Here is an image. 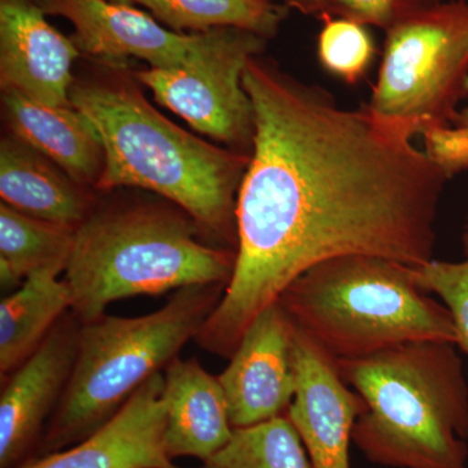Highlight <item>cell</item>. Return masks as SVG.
<instances>
[{"mask_svg":"<svg viewBox=\"0 0 468 468\" xmlns=\"http://www.w3.org/2000/svg\"><path fill=\"white\" fill-rule=\"evenodd\" d=\"M455 346L410 341L335 362L366 403L353 442L371 463L468 468V384Z\"/></svg>","mask_w":468,"mask_h":468,"instance_id":"cell-3","label":"cell"},{"mask_svg":"<svg viewBox=\"0 0 468 468\" xmlns=\"http://www.w3.org/2000/svg\"><path fill=\"white\" fill-rule=\"evenodd\" d=\"M0 197L23 214L76 230L98 206L91 189L12 134L0 143Z\"/></svg>","mask_w":468,"mask_h":468,"instance_id":"cell-17","label":"cell"},{"mask_svg":"<svg viewBox=\"0 0 468 468\" xmlns=\"http://www.w3.org/2000/svg\"><path fill=\"white\" fill-rule=\"evenodd\" d=\"M33 0H0V85L48 106H72L73 39L46 20Z\"/></svg>","mask_w":468,"mask_h":468,"instance_id":"cell-13","label":"cell"},{"mask_svg":"<svg viewBox=\"0 0 468 468\" xmlns=\"http://www.w3.org/2000/svg\"><path fill=\"white\" fill-rule=\"evenodd\" d=\"M80 328L69 311L33 356L2 380L0 468H16L42 439L72 377Z\"/></svg>","mask_w":468,"mask_h":468,"instance_id":"cell-11","label":"cell"},{"mask_svg":"<svg viewBox=\"0 0 468 468\" xmlns=\"http://www.w3.org/2000/svg\"><path fill=\"white\" fill-rule=\"evenodd\" d=\"M264 2H273V0H264Z\"/></svg>","mask_w":468,"mask_h":468,"instance_id":"cell-30","label":"cell"},{"mask_svg":"<svg viewBox=\"0 0 468 468\" xmlns=\"http://www.w3.org/2000/svg\"><path fill=\"white\" fill-rule=\"evenodd\" d=\"M76 229L23 214L0 203V282L20 286L42 268L66 271Z\"/></svg>","mask_w":468,"mask_h":468,"instance_id":"cell-19","label":"cell"},{"mask_svg":"<svg viewBox=\"0 0 468 468\" xmlns=\"http://www.w3.org/2000/svg\"><path fill=\"white\" fill-rule=\"evenodd\" d=\"M318 37L320 66L346 84L365 77L377 55V45L368 27L340 17L323 18Z\"/></svg>","mask_w":468,"mask_h":468,"instance_id":"cell-22","label":"cell"},{"mask_svg":"<svg viewBox=\"0 0 468 468\" xmlns=\"http://www.w3.org/2000/svg\"><path fill=\"white\" fill-rule=\"evenodd\" d=\"M264 43L266 38L258 34L229 27L220 45L199 63L178 69L149 68L134 77L194 131L250 155L254 109L242 79Z\"/></svg>","mask_w":468,"mask_h":468,"instance_id":"cell-8","label":"cell"},{"mask_svg":"<svg viewBox=\"0 0 468 468\" xmlns=\"http://www.w3.org/2000/svg\"><path fill=\"white\" fill-rule=\"evenodd\" d=\"M467 92H468V81H467ZM452 125L457 126H468V106L458 111L454 120H452Z\"/></svg>","mask_w":468,"mask_h":468,"instance_id":"cell-27","label":"cell"},{"mask_svg":"<svg viewBox=\"0 0 468 468\" xmlns=\"http://www.w3.org/2000/svg\"><path fill=\"white\" fill-rule=\"evenodd\" d=\"M202 468H313L297 431L285 417L234 430L230 441Z\"/></svg>","mask_w":468,"mask_h":468,"instance_id":"cell-21","label":"cell"},{"mask_svg":"<svg viewBox=\"0 0 468 468\" xmlns=\"http://www.w3.org/2000/svg\"><path fill=\"white\" fill-rule=\"evenodd\" d=\"M218 377L234 430L285 417L295 394L292 320L271 304L255 318Z\"/></svg>","mask_w":468,"mask_h":468,"instance_id":"cell-12","label":"cell"},{"mask_svg":"<svg viewBox=\"0 0 468 468\" xmlns=\"http://www.w3.org/2000/svg\"><path fill=\"white\" fill-rule=\"evenodd\" d=\"M175 32L205 33L221 27L272 38L286 16L284 5L264 0H135Z\"/></svg>","mask_w":468,"mask_h":468,"instance_id":"cell-20","label":"cell"},{"mask_svg":"<svg viewBox=\"0 0 468 468\" xmlns=\"http://www.w3.org/2000/svg\"><path fill=\"white\" fill-rule=\"evenodd\" d=\"M442 0H320V16L340 17L366 27L389 30L418 12Z\"/></svg>","mask_w":468,"mask_h":468,"instance_id":"cell-24","label":"cell"},{"mask_svg":"<svg viewBox=\"0 0 468 468\" xmlns=\"http://www.w3.org/2000/svg\"><path fill=\"white\" fill-rule=\"evenodd\" d=\"M463 249L464 254H466V258L468 260V228L466 233L463 234Z\"/></svg>","mask_w":468,"mask_h":468,"instance_id":"cell-28","label":"cell"},{"mask_svg":"<svg viewBox=\"0 0 468 468\" xmlns=\"http://www.w3.org/2000/svg\"><path fill=\"white\" fill-rule=\"evenodd\" d=\"M226 285L178 289L147 315H104L81 324L72 377L52 415L38 455L81 441L115 417L150 378L165 371L196 338Z\"/></svg>","mask_w":468,"mask_h":468,"instance_id":"cell-6","label":"cell"},{"mask_svg":"<svg viewBox=\"0 0 468 468\" xmlns=\"http://www.w3.org/2000/svg\"><path fill=\"white\" fill-rule=\"evenodd\" d=\"M421 134L427 158L448 180L468 171V126L435 125Z\"/></svg>","mask_w":468,"mask_h":468,"instance_id":"cell-25","label":"cell"},{"mask_svg":"<svg viewBox=\"0 0 468 468\" xmlns=\"http://www.w3.org/2000/svg\"><path fill=\"white\" fill-rule=\"evenodd\" d=\"M295 394L286 418L313 468H351L353 430L366 403L347 387L335 360L292 322Z\"/></svg>","mask_w":468,"mask_h":468,"instance_id":"cell-10","label":"cell"},{"mask_svg":"<svg viewBox=\"0 0 468 468\" xmlns=\"http://www.w3.org/2000/svg\"><path fill=\"white\" fill-rule=\"evenodd\" d=\"M236 250L206 239L177 206H100L77 228L64 272L72 311L81 324L111 303L198 285L229 284Z\"/></svg>","mask_w":468,"mask_h":468,"instance_id":"cell-4","label":"cell"},{"mask_svg":"<svg viewBox=\"0 0 468 468\" xmlns=\"http://www.w3.org/2000/svg\"><path fill=\"white\" fill-rule=\"evenodd\" d=\"M107 2L120 3V5H133L134 3H137V2H135V0H107Z\"/></svg>","mask_w":468,"mask_h":468,"instance_id":"cell-29","label":"cell"},{"mask_svg":"<svg viewBox=\"0 0 468 468\" xmlns=\"http://www.w3.org/2000/svg\"><path fill=\"white\" fill-rule=\"evenodd\" d=\"M415 282L426 292H435L448 307L457 331V346L468 356V260L431 261L414 268Z\"/></svg>","mask_w":468,"mask_h":468,"instance_id":"cell-23","label":"cell"},{"mask_svg":"<svg viewBox=\"0 0 468 468\" xmlns=\"http://www.w3.org/2000/svg\"><path fill=\"white\" fill-rule=\"evenodd\" d=\"M63 271L42 268L0 302V375L2 380L41 346L58 320L69 313L72 295Z\"/></svg>","mask_w":468,"mask_h":468,"instance_id":"cell-18","label":"cell"},{"mask_svg":"<svg viewBox=\"0 0 468 468\" xmlns=\"http://www.w3.org/2000/svg\"><path fill=\"white\" fill-rule=\"evenodd\" d=\"M163 372L169 458L193 457L205 463L230 441L234 432L220 380L197 358L177 356Z\"/></svg>","mask_w":468,"mask_h":468,"instance_id":"cell-15","label":"cell"},{"mask_svg":"<svg viewBox=\"0 0 468 468\" xmlns=\"http://www.w3.org/2000/svg\"><path fill=\"white\" fill-rule=\"evenodd\" d=\"M286 8L297 9L309 16H320V0H282Z\"/></svg>","mask_w":468,"mask_h":468,"instance_id":"cell-26","label":"cell"},{"mask_svg":"<svg viewBox=\"0 0 468 468\" xmlns=\"http://www.w3.org/2000/svg\"><path fill=\"white\" fill-rule=\"evenodd\" d=\"M11 134L58 165L76 183L97 189L104 150L90 120L73 106H48L20 92L2 90Z\"/></svg>","mask_w":468,"mask_h":468,"instance_id":"cell-16","label":"cell"},{"mask_svg":"<svg viewBox=\"0 0 468 468\" xmlns=\"http://www.w3.org/2000/svg\"><path fill=\"white\" fill-rule=\"evenodd\" d=\"M254 109L250 162L237 198L236 264L196 341L229 359L255 318L311 267L369 255L433 261L448 178L410 125L347 110L319 86L255 57L243 72Z\"/></svg>","mask_w":468,"mask_h":468,"instance_id":"cell-1","label":"cell"},{"mask_svg":"<svg viewBox=\"0 0 468 468\" xmlns=\"http://www.w3.org/2000/svg\"><path fill=\"white\" fill-rule=\"evenodd\" d=\"M46 14L60 15L75 27L72 39L89 57L140 58L155 69L192 67L223 41L228 27L205 33H178L155 17L107 0H39Z\"/></svg>","mask_w":468,"mask_h":468,"instance_id":"cell-9","label":"cell"},{"mask_svg":"<svg viewBox=\"0 0 468 468\" xmlns=\"http://www.w3.org/2000/svg\"><path fill=\"white\" fill-rule=\"evenodd\" d=\"M368 110L423 133L452 125L468 94V2L440 3L385 32Z\"/></svg>","mask_w":468,"mask_h":468,"instance_id":"cell-7","label":"cell"},{"mask_svg":"<svg viewBox=\"0 0 468 468\" xmlns=\"http://www.w3.org/2000/svg\"><path fill=\"white\" fill-rule=\"evenodd\" d=\"M165 372H159L90 436L16 468H181L165 449Z\"/></svg>","mask_w":468,"mask_h":468,"instance_id":"cell-14","label":"cell"},{"mask_svg":"<svg viewBox=\"0 0 468 468\" xmlns=\"http://www.w3.org/2000/svg\"><path fill=\"white\" fill-rule=\"evenodd\" d=\"M288 318L335 362L410 341L457 344L452 313L428 297L414 268L369 255L320 261L279 298Z\"/></svg>","mask_w":468,"mask_h":468,"instance_id":"cell-5","label":"cell"},{"mask_svg":"<svg viewBox=\"0 0 468 468\" xmlns=\"http://www.w3.org/2000/svg\"><path fill=\"white\" fill-rule=\"evenodd\" d=\"M70 104L97 128L104 168L97 190L140 187L167 199L220 248H237V198L250 155L215 146L159 112L133 80L73 82Z\"/></svg>","mask_w":468,"mask_h":468,"instance_id":"cell-2","label":"cell"}]
</instances>
